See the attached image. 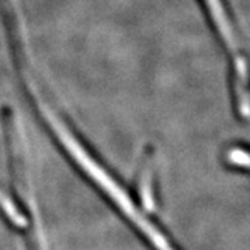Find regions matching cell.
Wrapping results in <instances>:
<instances>
[{"mask_svg":"<svg viewBox=\"0 0 250 250\" xmlns=\"http://www.w3.org/2000/svg\"><path fill=\"white\" fill-rule=\"evenodd\" d=\"M205 3H208V8H209V12L212 15L214 23L217 24V27H220L219 30L222 33V37L225 38L226 45L232 51H237V42H235V38H234V32H232V29L229 26V21H228V17H226V14L223 11L222 0H205Z\"/></svg>","mask_w":250,"mask_h":250,"instance_id":"cell-1","label":"cell"}]
</instances>
